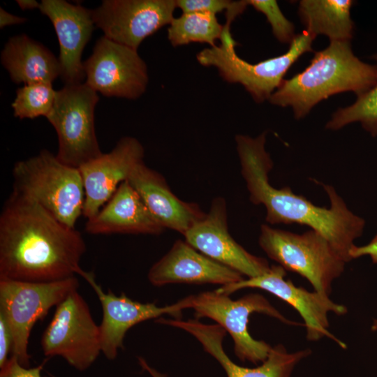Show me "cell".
Listing matches in <instances>:
<instances>
[{
    "mask_svg": "<svg viewBox=\"0 0 377 377\" xmlns=\"http://www.w3.org/2000/svg\"><path fill=\"white\" fill-rule=\"evenodd\" d=\"M82 234L36 202L11 193L0 214V279L51 282L84 272Z\"/></svg>",
    "mask_w": 377,
    "mask_h": 377,
    "instance_id": "cell-1",
    "label": "cell"
},
{
    "mask_svg": "<svg viewBox=\"0 0 377 377\" xmlns=\"http://www.w3.org/2000/svg\"><path fill=\"white\" fill-rule=\"evenodd\" d=\"M266 135L264 131L255 138L235 136L241 174L250 201L265 207L267 223L306 226L323 235L347 263L351 261L350 252L355 246V240L363 234L364 219L350 211L330 185L322 184L330 199V208L314 205L294 193L288 186L277 188L272 186L269 173L274 163L265 149Z\"/></svg>",
    "mask_w": 377,
    "mask_h": 377,
    "instance_id": "cell-2",
    "label": "cell"
},
{
    "mask_svg": "<svg viewBox=\"0 0 377 377\" xmlns=\"http://www.w3.org/2000/svg\"><path fill=\"white\" fill-rule=\"evenodd\" d=\"M376 78V64L357 57L350 41H330L327 47L314 53L304 71L283 80L269 101L290 107L295 118L300 119L332 95L348 91L361 95L375 84Z\"/></svg>",
    "mask_w": 377,
    "mask_h": 377,
    "instance_id": "cell-3",
    "label": "cell"
},
{
    "mask_svg": "<svg viewBox=\"0 0 377 377\" xmlns=\"http://www.w3.org/2000/svg\"><path fill=\"white\" fill-rule=\"evenodd\" d=\"M13 193L28 198L65 225L75 228L82 215L84 188L79 168L61 162L47 149L16 162Z\"/></svg>",
    "mask_w": 377,
    "mask_h": 377,
    "instance_id": "cell-4",
    "label": "cell"
},
{
    "mask_svg": "<svg viewBox=\"0 0 377 377\" xmlns=\"http://www.w3.org/2000/svg\"><path fill=\"white\" fill-rule=\"evenodd\" d=\"M315 38L304 30L296 34L284 54L251 64L237 55L238 43L230 33V26L224 24L221 44L202 50L196 59L202 66L216 68L225 81L242 84L257 103H261L269 101L293 64L304 53L313 51Z\"/></svg>",
    "mask_w": 377,
    "mask_h": 377,
    "instance_id": "cell-5",
    "label": "cell"
},
{
    "mask_svg": "<svg viewBox=\"0 0 377 377\" xmlns=\"http://www.w3.org/2000/svg\"><path fill=\"white\" fill-rule=\"evenodd\" d=\"M258 243L279 265L307 279L315 291L328 295L347 263L323 235L311 229L297 234L263 224Z\"/></svg>",
    "mask_w": 377,
    "mask_h": 377,
    "instance_id": "cell-6",
    "label": "cell"
},
{
    "mask_svg": "<svg viewBox=\"0 0 377 377\" xmlns=\"http://www.w3.org/2000/svg\"><path fill=\"white\" fill-rule=\"evenodd\" d=\"M98 93L84 82L65 84L57 91L55 101L46 117L56 131L57 158L79 168L103 153L97 140L94 111Z\"/></svg>",
    "mask_w": 377,
    "mask_h": 377,
    "instance_id": "cell-7",
    "label": "cell"
},
{
    "mask_svg": "<svg viewBox=\"0 0 377 377\" xmlns=\"http://www.w3.org/2000/svg\"><path fill=\"white\" fill-rule=\"evenodd\" d=\"M78 287L75 276L51 282L0 279V314L11 332V356L15 357L20 364L29 367L28 343L35 323Z\"/></svg>",
    "mask_w": 377,
    "mask_h": 377,
    "instance_id": "cell-8",
    "label": "cell"
},
{
    "mask_svg": "<svg viewBox=\"0 0 377 377\" xmlns=\"http://www.w3.org/2000/svg\"><path fill=\"white\" fill-rule=\"evenodd\" d=\"M191 309L194 310L196 319L211 318L228 332L234 341L235 353L240 360L256 364L263 363L267 358L272 346L251 336L248 323L252 313H263L288 325H300L287 319L264 296L258 293L233 300L229 295L216 290L202 292L191 295Z\"/></svg>",
    "mask_w": 377,
    "mask_h": 377,
    "instance_id": "cell-9",
    "label": "cell"
},
{
    "mask_svg": "<svg viewBox=\"0 0 377 377\" xmlns=\"http://www.w3.org/2000/svg\"><path fill=\"white\" fill-rule=\"evenodd\" d=\"M40 344L46 357H61L80 371L88 369L102 353L100 327L77 290L56 306Z\"/></svg>",
    "mask_w": 377,
    "mask_h": 377,
    "instance_id": "cell-10",
    "label": "cell"
},
{
    "mask_svg": "<svg viewBox=\"0 0 377 377\" xmlns=\"http://www.w3.org/2000/svg\"><path fill=\"white\" fill-rule=\"evenodd\" d=\"M83 66L84 83L107 97L137 99L149 83L147 67L138 50L105 36L96 41Z\"/></svg>",
    "mask_w": 377,
    "mask_h": 377,
    "instance_id": "cell-11",
    "label": "cell"
},
{
    "mask_svg": "<svg viewBox=\"0 0 377 377\" xmlns=\"http://www.w3.org/2000/svg\"><path fill=\"white\" fill-rule=\"evenodd\" d=\"M286 274V269L281 266L272 265L268 272L260 276L222 286L216 291L229 295L245 288L266 290L296 309L304 320L309 341H318L326 337L341 348L346 349V343L329 331L327 318L330 312L339 316L346 314L348 311L346 306L333 302L328 295L315 290L309 292L295 286L290 280L285 279Z\"/></svg>",
    "mask_w": 377,
    "mask_h": 377,
    "instance_id": "cell-12",
    "label": "cell"
},
{
    "mask_svg": "<svg viewBox=\"0 0 377 377\" xmlns=\"http://www.w3.org/2000/svg\"><path fill=\"white\" fill-rule=\"evenodd\" d=\"M176 8V0H104L91 13L103 36L138 50L146 38L170 25Z\"/></svg>",
    "mask_w": 377,
    "mask_h": 377,
    "instance_id": "cell-13",
    "label": "cell"
},
{
    "mask_svg": "<svg viewBox=\"0 0 377 377\" xmlns=\"http://www.w3.org/2000/svg\"><path fill=\"white\" fill-rule=\"evenodd\" d=\"M81 276L94 289L101 304L103 317L99 325L101 352L108 360L117 357L118 350L124 346L126 332L134 325L165 314L180 319L182 311L191 308V295L173 304L158 306L155 302L142 303L133 300L124 293L117 295L110 289L105 293L96 283L93 272L84 271Z\"/></svg>",
    "mask_w": 377,
    "mask_h": 377,
    "instance_id": "cell-14",
    "label": "cell"
},
{
    "mask_svg": "<svg viewBox=\"0 0 377 377\" xmlns=\"http://www.w3.org/2000/svg\"><path fill=\"white\" fill-rule=\"evenodd\" d=\"M184 237L200 253L248 278L260 276L270 269L267 260L248 252L230 235L226 201L222 197L212 200L205 217Z\"/></svg>",
    "mask_w": 377,
    "mask_h": 377,
    "instance_id": "cell-15",
    "label": "cell"
},
{
    "mask_svg": "<svg viewBox=\"0 0 377 377\" xmlns=\"http://www.w3.org/2000/svg\"><path fill=\"white\" fill-rule=\"evenodd\" d=\"M144 156L145 149L140 141L126 136L110 152L103 153L79 168L85 195L82 215L87 219L106 204L134 168L144 161Z\"/></svg>",
    "mask_w": 377,
    "mask_h": 377,
    "instance_id": "cell-16",
    "label": "cell"
},
{
    "mask_svg": "<svg viewBox=\"0 0 377 377\" xmlns=\"http://www.w3.org/2000/svg\"><path fill=\"white\" fill-rule=\"evenodd\" d=\"M156 323L184 330L202 344L204 350L221 365L228 377H290L295 365L311 353L304 349L288 353L284 346L276 345L263 364L256 368L239 366L226 353L223 341L226 331L218 324L207 325L198 319L182 320L159 318Z\"/></svg>",
    "mask_w": 377,
    "mask_h": 377,
    "instance_id": "cell-17",
    "label": "cell"
},
{
    "mask_svg": "<svg viewBox=\"0 0 377 377\" xmlns=\"http://www.w3.org/2000/svg\"><path fill=\"white\" fill-rule=\"evenodd\" d=\"M39 10L50 20L57 36L61 80L65 84L82 83V55L96 26L91 10L64 0H42Z\"/></svg>",
    "mask_w": 377,
    "mask_h": 377,
    "instance_id": "cell-18",
    "label": "cell"
},
{
    "mask_svg": "<svg viewBox=\"0 0 377 377\" xmlns=\"http://www.w3.org/2000/svg\"><path fill=\"white\" fill-rule=\"evenodd\" d=\"M147 278L154 286L170 283L228 285L242 275L200 253L186 241L177 239L169 251L149 269Z\"/></svg>",
    "mask_w": 377,
    "mask_h": 377,
    "instance_id": "cell-19",
    "label": "cell"
},
{
    "mask_svg": "<svg viewBox=\"0 0 377 377\" xmlns=\"http://www.w3.org/2000/svg\"><path fill=\"white\" fill-rule=\"evenodd\" d=\"M127 180L164 229L184 235L206 214L198 204L177 197L163 176L144 161L134 168Z\"/></svg>",
    "mask_w": 377,
    "mask_h": 377,
    "instance_id": "cell-20",
    "label": "cell"
},
{
    "mask_svg": "<svg viewBox=\"0 0 377 377\" xmlns=\"http://www.w3.org/2000/svg\"><path fill=\"white\" fill-rule=\"evenodd\" d=\"M164 230L128 180L120 184L106 204L85 223L86 232L92 235H159Z\"/></svg>",
    "mask_w": 377,
    "mask_h": 377,
    "instance_id": "cell-21",
    "label": "cell"
},
{
    "mask_svg": "<svg viewBox=\"0 0 377 377\" xmlns=\"http://www.w3.org/2000/svg\"><path fill=\"white\" fill-rule=\"evenodd\" d=\"M1 61L16 84L52 83L61 75L58 58L24 34L8 39L1 51Z\"/></svg>",
    "mask_w": 377,
    "mask_h": 377,
    "instance_id": "cell-22",
    "label": "cell"
},
{
    "mask_svg": "<svg viewBox=\"0 0 377 377\" xmlns=\"http://www.w3.org/2000/svg\"><path fill=\"white\" fill-rule=\"evenodd\" d=\"M352 0H302L298 15L304 30L316 37L327 36L330 41H350L354 22Z\"/></svg>",
    "mask_w": 377,
    "mask_h": 377,
    "instance_id": "cell-23",
    "label": "cell"
},
{
    "mask_svg": "<svg viewBox=\"0 0 377 377\" xmlns=\"http://www.w3.org/2000/svg\"><path fill=\"white\" fill-rule=\"evenodd\" d=\"M224 25L221 24L216 15L208 13H188L174 18L168 28V38L173 47L191 43L216 45L221 40Z\"/></svg>",
    "mask_w": 377,
    "mask_h": 377,
    "instance_id": "cell-24",
    "label": "cell"
},
{
    "mask_svg": "<svg viewBox=\"0 0 377 377\" xmlns=\"http://www.w3.org/2000/svg\"><path fill=\"white\" fill-rule=\"evenodd\" d=\"M372 57L377 66V54ZM355 122L360 123L372 137L377 136V78L375 84L366 92L357 96L352 105L335 111L325 127L337 131Z\"/></svg>",
    "mask_w": 377,
    "mask_h": 377,
    "instance_id": "cell-25",
    "label": "cell"
},
{
    "mask_svg": "<svg viewBox=\"0 0 377 377\" xmlns=\"http://www.w3.org/2000/svg\"><path fill=\"white\" fill-rule=\"evenodd\" d=\"M56 93L52 83L41 82L24 84L17 89L11 105L14 116L21 119L46 117L53 107Z\"/></svg>",
    "mask_w": 377,
    "mask_h": 377,
    "instance_id": "cell-26",
    "label": "cell"
},
{
    "mask_svg": "<svg viewBox=\"0 0 377 377\" xmlns=\"http://www.w3.org/2000/svg\"><path fill=\"white\" fill-rule=\"evenodd\" d=\"M257 11L262 13L269 23L274 36L281 43L290 44L294 40V24L288 20L275 0H247Z\"/></svg>",
    "mask_w": 377,
    "mask_h": 377,
    "instance_id": "cell-27",
    "label": "cell"
},
{
    "mask_svg": "<svg viewBox=\"0 0 377 377\" xmlns=\"http://www.w3.org/2000/svg\"><path fill=\"white\" fill-rule=\"evenodd\" d=\"M229 0H176L177 8L183 13H208L216 15L223 10L228 11L236 3Z\"/></svg>",
    "mask_w": 377,
    "mask_h": 377,
    "instance_id": "cell-28",
    "label": "cell"
},
{
    "mask_svg": "<svg viewBox=\"0 0 377 377\" xmlns=\"http://www.w3.org/2000/svg\"><path fill=\"white\" fill-rule=\"evenodd\" d=\"M44 362L34 367H25L17 359L10 356L6 364L0 368V377H41Z\"/></svg>",
    "mask_w": 377,
    "mask_h": 377,
    "instance_id": "cell-29",
    "label": "cell"
},
{
    "mask_svg": "<svg viewBox=\"0 0 377 377\" xmlns=\"http://www.w3.org/2000/svg\"><path fill=\"white\" fill-rule=\"evenodd\" d=\"M13 337L10 328L0 314V368L8 360V355L12 352Z\"/></svg>",
    "mask_w": 377,
    "mask_h": 377,
    "instance_id": "cell-30",
    "label": "cell"
},
{
    "mask_svg": "<svg viewBox=\"0 0 377 377\" xmlns=\"http://www.w3.org/2000/svg\"><path fill=\"white\" fill-rule=\"evenodd\" d=\"M350 256L352 260L368 256L374 263H377V233L368 244L361 246L355 245L351 249Z\"/></svg>",
    "mask_w": 377,
    "mask_h": 377,
    "instance_id": "cell-31",
    "label": "cell"
},
{
    "mask_svg": "<svg viewBox=\"0 0 377 377\" xmlns=\"http://www.w3.org/2000/svg\"><path fill=\"white\" fill-rule=\"evenodd\" d=\"M27 18L19 17L5 10L3 8H0V27L1 29L5 27L24 23L27 21Z\"/></svg>",
    "mask_w": 377,
    "mask_h": 377,
    "instance_id": "cell-32",
    "label": "cell"
},
{
    "mask_svg": "<svg viewBox=\"0 0 377 377\" xmlns=\"http://www.w3.org/2000/svg\"><path fill=\"white\" fill-rule=\"evenodd\" d=\"M16 2L23 10L39 9L40 7V3L35 0H17Z\"/></svg>",
    "mask_w": 377,
    "mask_h": 377,
    "instance_id": "cell-33",
    "label": "cell"
},
{
    "mask_svg": "<svg viewBox=\"0 0 377 377\" xmlns=\"http://www.w3.org/2000/svg\"><path fill=\"white\" fill-rule=\"evenodd\" d=\"M138 360H139V363H140V366L142 367V368L144 370L149 372L152 377H166V376L165 374H161V373L158 372V371H156V369H154L151 368V367H149L148 365V364L146 362V361L143 358L138 357ZM51 377H55V376H53L51 375Z\"/></svg>",
    "mask_w": 377,
    "mask_h": 377,
    "instance_id": "cell-34",
    "label": "cell"
},
{
    "mask_svg": "<svg viewBox=\"0 0 377 377\" xmlns=\"http://www.w3.org/2000/svg\"><path fill=\"white\" fill-rule=\"evenodd\" d=\"M371 329L373 331H377V319L374 320Z\"/></svg>",
    "mask_w": 377,
    "mask_h": 377,
    "instance_id": "cell-35",
    "label": "cell"
}]
</instances>
